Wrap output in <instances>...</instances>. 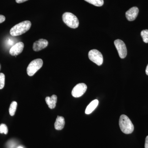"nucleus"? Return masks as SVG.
Wrapping results in <instances>:
<instances>
[{
  "label": "nucleus",
  "instance_id": "nucleus-1",
  "mask_svg": "<svg viewBox=\"0 0 148 148\" xmlns=\"http://www.w3.org/2000/svg\"><path fill=\"white\" fill-rule=\"evenodd\" d=\"M32 26L29 21H25L16 24L10 29V34L12 36H17L23 34L29 31Z\"/></svg>",
  "mask_w": 148,
  "mask_h": 148
},
{
  "label": "nucleus",
  "instance_id": "nucleus-2",
  "mask_svg": "<svg viewBox=\"0 0 148 148\" xmlns=\"http://www.w3.org/2000/svg\"><path fill=\"white\" fill-rule=\"evenodd\" d=\"M119 125L121 130L125 134H131L134 131V125L129 118L125 115H121L120 117Z\"/></svg>",
  "mask_w": 148,
  "mask_h": 148
},
{
  "label": "nucleus",
  "instance_id": "nucleus-3",
  "mask_svg": "<svg viewBox=\"0 0 148 148\" xmlns=\"http://www.w3.org/2000/svg\"><path fill=\"white\" fill-rule=\"evenodd\" d=\"M62 19L64 23L70 28L76 29L79 27L78 19L75 15L71 12H65L62 15Z\"/></svg>",
  "mask_w": 148,
  "mask_h": 148
},
{
  "label": "nucleus",
  "instance_id": "nucleus-4",
  "mask_svg": "<svg viewBox=\"0 0 148 148\" xmlns=\"http://www.w3.org/2000/svg\"><path fill=\"white\" fill-rule=\"evenodd\" d=\"M43 62L42 59L37 58L32 61L27 68V73L29 76H32L42 66Z\"/></svg>",
  "mask_w": 148,
  "mask_h": 148
},
{
  "label": "nucleus",
  "instance_id": "nucleus-5",
  "mask_svg": "<svg viewBox=\"0 0 148 148\" xmlns=\"http://www.w3.org/2000/svg\"><path fill=\"white\" fill-rule=\"evenodd\" d=\"M88 56L90 61L97 64L98 66H101L103 64V55L100 51L97 49L90 50L88 52Z\"/></svg>",
  "mask_w": 148,
  "mask_h": 148
},
{
  "label": "nucleus",
  "instance_id": "nucleus-6",
  "mask_svg": "<svg viewBox=\"0 0 148 148\" xmlns=\"http://www.w3.org/2000/svg\"><path fill=\"white\" fill-rule=\"evenodd\" d=\"M114 44L117 50L120 57L124 58L126 57L127 54V50L126 45L122 40L120 39L115 40Z\"/></svg>",
  "mask_w": 148,
  "mask_h": 148
},
{
  "label": "nucleus",
  "instance_id": "nucleus-7",
  "mask_svg": "<svg viewBox=\"0 0 148 148\" xmlns=\"http://www.w3.org/2000/svg\"><path fill=\"white\" fill-rule=\"evenodd\" d=\"M87 88V86L85 84H78L73 88L72 95L75 98H79L84 94Z\"/></svg>",
  "mask_w": 148,
  "mask_h": 148
},
{
  "label": "nucleus",
  "instance_id": "nucleus-8",
  "mask_svg": "<svg viewBox=\"0 0 148 148\" xmlns=\"http://www.w3.org/2000/svg\"><path fill=\"white\" fill-rule=\"evenodd\" d=\"M24 48V44L21 42L16 43L13 46L9 51V53L12 56H16L21 53Z\"/></svg>",
  "mask_w": 148,
  "mask_h": 148
},
{
  "label": "nucleus",
  "instance_id": "nucleus-9",
  "mask_svg": "<svg viewBox=\"0 0 148 148\" xmlns=\"http://www.w3.org/2000/svg\"><path fill=\"white\" fill-rule=\"evenodd\" d=\"M48 42L47 40L40 39L35 42L33 44V49L36 51H38L47 47Z\"/></svg>",
  "mask_w": 148,
  "mask_h": 148
},
{
  "label": "nucleus",
  "instance_id": "nucleus-10",
  "mask_svg": "<svg viewBox=\"0 0 148 148\" xmlns=\"http://www.w3.org/2000/svg\"><path fill=\"white\" fill-rule=\"evenodd\" d=\"M139 13V9L137 7H133L130 9L125 13V16L128 21L135 20Z\"/></svg>",
  "mask_w": 148,
  "mask_h": 148
},
{
  "label": "nucleus",
  "instance_id": "nucleus-11",
  "mask_svg": "<svg viewBox=\"0 0 148 148\" xmlns=\"http://www.w3.org/2000/svg\"><path fill=\"white\" fill-rule=\"evenodd\" d=\"M57 101V97L55 95H51V97L48 96L45 98L46 102L49 108L51 109H54L55 108Z\"/></svg>",
  "mask_w": 148,
  "mask_h": 148
},
{
  "label": "nucleus",
  "instance_id": "nucleus-12",
  "mask_svg": "<svg viewBox=\"0 0 148 148\" xmlns=\"http://www.w3.org/2000/svg\"><path fill=\"white\" fill-rule=\"evenodd\" d=\"M65 125L64 117L58 116L54 123V127L56 130H61L64 128Z\"/></svg>",
  "mask_w": 148,
  "mask_h": 148
},
{
  "label": "nucleus",
  "instance_id": "nucleus-13",
  "mask_svg": "<svg viewBox=\"0 0 148 148\" xmlns=\"http://www.w3.org/2000/svg\"><path fill=\"white\" fill-rule=\"evenodd\" d=\"M98 103H99V101L98 100H93L92 102H90L86 109L85 113L86 114H91L97 108Z\"/></svg>",
  "mask_w": 148,
  "mask_h": 148
},
{
  "label": "nucleus",
  "instance_id": "nucleus-14",
  "mask_svg": "<svg viewBox=\"0 0 148 148\" xmlns=\"http://www.w3.org/2000/svg\"><path fill=\"white\" fill-rule=\"evenodd\" d=\"M17 104L16 101H13L10 104L9 108V113L11 116H13L16 112Z\"/></svg>",
  "mask_w": 148,
  "mask_h": 148
},
{
  "label": "nucleus",
  "instance_id": "nucleus-15",
  "mask_svg": "<svg viewBox=\"0 0 148 148\" xmlns=\"http://www.w3.org/2000/svg\"><path fill=\"white\" fill-rule=\"evenodd\" d=\"M87 2L97 7H101L104 4L103 0H84Z\"/></svg>",
  "mask_w": 148,
  "mask_h": 148
},
{
  "label": "nucleus",
  "instance_id": "nucleus-16",
  "mask_svg": "<svg viewBox=\"0 0 148 148\" xmlns=\"http://www.w3.org/2000/svg\"><path fill=\"white\" fill-rule=\"evenodd\" d=\"M141 36L143 39V41L144 42L148 43V30H143L141 32Z\"/></svg>",
  "mask_w": 148,
  "mask_h": 148
},
{
  "label": "nucleus",
  "instance_id": "nucleus-17",
  "mask_svg": "<svg viewBox=\"0 0 148 148\" xmlns=\"http://www.w3.org/2000/svg\"><path fill=\"white\" fill-rule=\"evenodd\" d=\"M8 128L5 124L3 123L0 124V133H4L6 135L8 133Z\"/></svg>",
  "mask_w": 148,
  "mask_h": 148
},
{
  "label": "nucleus",
  "instance_id": "nucleus-18",
  "mask_svg": "<svg viewBox=\"0 0 148 148\" xmlns=\"http://www.w3.org/2000/svg\"><path fill=\"white\" fill-rule=\"evenodd\" d=\"M5 76L3 73H0V89H3L5 86Z\"/></svg>",
  "mask_w": 148,
  "mask_h": 148
},
{
  "label": "nucleus",
  "instance_id": "nucleus-19",
  "mask_svg": "<svg viewBox=\"0 0 148 148\" xmlns=\"http://www.w3.org/2000/svg\"><path fill=\"white\" fill-rule=\"evenodd\" d=\"M5 16H3V15H1V14H0V24L3 23V22L5 21Z\"/></svg>",
  "mask_w": 148,
  "mask_h": 148
},
{
  "label": "nucleus",
  "instance_id": "nucleus-20",
  "mask_svg": "<svg viewBox=\"0 0 148 148\" xmlns=\"http://www.w3.org/2000/svg\"><path fill=\"white\" fill-rule=\"evenodd\" d=\"M145 148H148V136H147L146 138Z\"/></svg>",
  "mask_w": 148,
  "mask_h": 148
},
{
  "label": "nucleus",
  "instance_id": "nucleus-21",
  "mask_svg": "<svg viewBox=\"0 0 148 148\" xmlns=\"http://www.w3.org/2000/svg\"><path fill=\"white\" fill-rule=\"evenodd\" d=\"M27 1L28 0H16V2L17 3H24Z\"/></svg>",
  "mask_w": 148,
  "mask_h": 148
},
{
  "label": "nucleus",
  "instance_id": "nucleus-22",
  "mask_svg": "<svg viewBox=\"0 0 148 148\" xmlns=\"http://www.w3.org/2000/svg\"><path fill=\"white\" fill-rule=\"evenodd\" d=\"M146 73L148 75V64L146 69Z\"/></svg>",
  "mask_w": 148,
  "mask_h": 148
},
{
  "label": "nucleus",
  "instance_id": "nucleus-23",
  "mask_svg": "<svg viewBox=\"0 0 148 148\" xmlns=\"http://www.w3.org/2000/svg\"><path fill=\"white\" fill-rule=\"evenodd\" d=\"M23 148V147H18V148Z\"/></svg>",
  "mask_w": 148,
  "mask_h": 148
}]
</instances>
